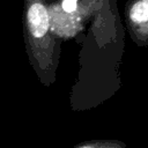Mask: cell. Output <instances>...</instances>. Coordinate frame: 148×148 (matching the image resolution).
Here are the masks:
<instances>
[{"instance_id":"cell-1","label":"cell","mask_w":148,"mask_h":148,"mask_svg":"<svg viewBox=\"0 0 148 148\" xmlns=\"http://www.w3.org/2000/svg\"><path fill=\"white\" fill-rule=\"evenodd\" d=\"M125 15L132 32L140 38H148V0H128Z\"/></svg>"},{"instance_id":"cell-3","label":"cell","mask_w":148,"mask_h":148,"mask_svg":"<svg viewBox=\"0 0 148 148\" xmlns=\"http://www.w3.org/2000/svg\"><path fill=\"white\" fill-rule=\"evenodd\" d=\"M80 148H91V147H80Z\"/></svg>"},{"instance_id":"cell-2","label":"cell","mask_w":148,"mask_h":148,"mask_svg":"<svg viewBox=\"0 0 148 148\" xmlns=\"http://www.w3.org/2000/svg\"><path fill=\"white\" fill-rule=\"evenodd\" d=\"M79 2H80V9L82 14L87 17L94 14L98 0H79Z\"/></svg>"}]
</instances>
